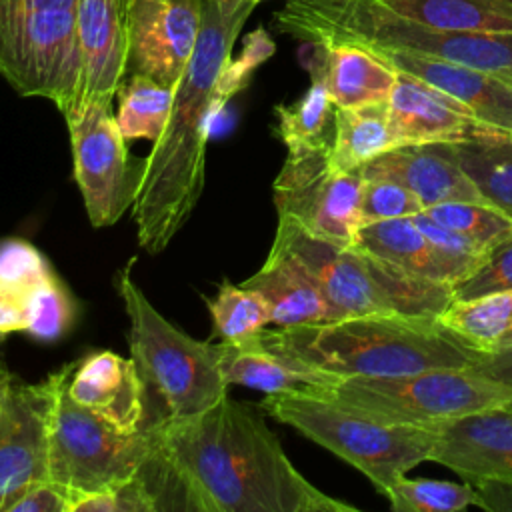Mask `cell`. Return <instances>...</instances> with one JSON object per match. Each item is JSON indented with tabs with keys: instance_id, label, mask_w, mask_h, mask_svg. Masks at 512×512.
I'll use <instances>...</instances> for the list:
<instances>
[{
	"instance_id": "22",
	"label": "cell",
	"mask_w": 512,
	"mask_h": 512,
	"mask_svg": "<svg viewBox=\"0 0 512 512\" xmlns=\"http://www.w3.org/2000/svg\"><path fill=\"white\" fill-rule=\"evenodd\" d=\"M308 72L322 76L336 108L384 102L396 70L370 48L358 44H306Z\"/></svg>"
},
{
	"instance_id": "24",
	"label": "cell",
	"mask_w": 512,
	"mask_h": 512,
	"mask_svg": "<svg viewBox=\"0 0 512 512\" xmlns=\"http://www.w3.org/2000/svg\"><path fill=\"white\" fill-rule=\"evenodd\" d=\"M390 148H396V144L388 124L386 100L334 108V132L328 148V160L334 168L358 170Z\"/></svg>"
},
{
	"instance_id": "1",
	"label": "cell",
	"mask_w": 512,
	"mask_h": 512,
	"mask_svg": "<svg viewBox=\"0 0 512 512\" xmlns=\"http://www.w3.org/2000/svg\"><path fill=\"white\" fill-rule=\"evenodd\" d=\"M146 466L170 482L178 508L198 512H356L306 480L264 418L224 396L212 408L146 422Z\"/></svg>"
},
{
	"instance_id": "8",
	"label": "cell",
	"mask_w": 512,
	"mask_h": 512,
	"mask_svg": "<svg viewBox=\"0 0 512 512\" xmlns=\"http://www.w3.org/2000/svg\"><path fill=\"white\" fill-rule=\"evenodd\" d=\"M262 410L360 470L380 494L400 476L428 462L438 440L436 426L378 424L308 388L270 392L262 400Z\"/></svg>"
},
{
	"instance_id": "18",
	"label": "cell",
	"mask_w": 512,
	"mask_h": 512,
	"mask_svg": "<svg viewBox=\"0 0 512 512\" xmlns=\"http://www.w3.org/2000/svg\"><path fill=\"white\" fill-rule=\"evenodd\" d=\"M360 172L364 178H386L406 186L424 210L444 202L492 204L462 168L454 144L446 142L390 148L366 162Z\"/></svg>"
},
{
	"instance_id": "34",
	"label": "cell",
	"mask_w": 512,
	"mask_h": 512,
	"mask_svg": "<svg viewBox=\"0 0 512 512\" xmlns=\"http://www.w3.org/2000/svg\"><path fill=\"white\" fill-rule=\"evenodd\" d=\"M440 226L454 230L488 250L512 236V218L492 204L444 202L424 210Z\"/></svg>"
},
{
	"instance_id": "32",
	"label": "cell",
	"mask_w": 512,
	"mask_h": 512,
	"mask_svg": "<svg viewBox=\"0 0 512 512\" xmlns=\"http://www.w3.org/2000/svg\"><path fill=\"white\" fill-rule=\"evenodd\" d=\"M384 494L394 512H458L468 506L482 508V496L470 482L458 484L400 476Z\"/></svg>"
},
{
	"instance_id": "9",
	"label": "cell",
	"mask_w": 512,
	"mask_h": 512,
	"mask_svg": "<svg viewBox=\"0 0 512 512\" xmlns=\"http://www.w3.org/2000/svg\"><path fill=\"white\" fill-rule=\"evenodd\" d=\"M78 0H0V76L66 114L78 98Z\"/></svg>"
},
{
	"instance_id": "14",
	"label": "cell",
	"mask_w": 512,
	"mask_h": 512,
	"mask_svg": "<svg viewBox=\"0 0 512 512\" xmlns=\"http://www.w3.org/2000/svg\"><path fill=\"white\" fill-rule=\"evenodd\" d=\"M202 22V0H128V72L176 88Z\"/></svg>"
},
{
	"instance_id": "28",
	"label": "cell",
	"mask_w": 512,
	"mask_h": 512,
	"mask_svg": "<svg viewBox=\"0 0 512 512\" xmlns=\"http://www.w3.org/2000/svg\"><path fill=\"white\" fill-rule=\"evenodd\" d=\"M456 156L480 192L512 218V146L506 132H484L454 144Z\"/></svg>"
},
{
	"instance_id": "20",
	"label": "cell",
	"mask_w": 512,
	"mask_h": 512,
	"mask_svg": "<svg viewBox=\"0 0 512 512\" xmlns=\"http://www.w3.org/2000/svg\"><path fill=\"white\" fill-rule=\"evenodd\" d=\"M66 390L124 434H136L146 424V388L132 358L110 350L88 354L76 362Z\"/></svg>"
},
{
	"instance_id": "35",
	"label": "cell",
	"mask_w": 512,
	"mask_h": 512,
	"mask_svg": "<svg viewBox=\"0 0 512 512\" xmlns=\"http://www.w3.org/2000/svg\"><path fill=\"white\" fill-rule=\"evenodd\" d=\"M24 296L28 310V326L24 332L42 342H52L66 334L74 320V304L56 274L24 290Z\"/></svg>"
},
{
	"instance_id": "49",
	"label": "cell",
	"mask_w": 512,
	"mask_h": 512,
	"mask_svg": "<svg viewBox=\"0 0 512 512\" xmlns=\"http://www.w3.org/2000/svg\"><path fill=\"white\" fill-rule=\"evenodd\" d=\"M254 2H256V4H258V2H260V0H254Z\"/></svg>"
},
{
	"instance_id": "41",
	"label": "cell",
	"mask_w": 512,
	"mask_h": 512,
	"mask_svg": "<svg viewBox=\"0 0 512 512\" xmlns=\"http://www.w3.org/2000/svg\"><path fill=\"white\" fill-rule=\"evenodd\" d=\"M74 494L46 478L24 490L6 512H72Z\"/></svg>"
},
{
	"instance_id": "38",
	"label": "cell",
	"mask_w": 512,
	"mask_h": 512,
	"mask_svg": "<svg viewBox=\"0 0 512 512\" xmlns=\"http://www.w3.org/2000/svg\"><path fill=\"white\" fill-rule=\"evenodd\" d=\"M54 276L50 264L30 242L8 238L0 242V282L28 290Z\"/></svg>"
},
{
	"instance_id": "45",
	"label": "cell",
	"mask_w": 512,
	"mask_h": 512,
	"mask_svg": "<svg viewBox=\"0 0 512 512\" xmlns=\"http://www.w3.org/2000/svg\"><path fill=\"white\" fill-rule=\"evenodd\" d=\"M216 4H218V8H220V12L224 14V16H230V14H234L236 10H240L246 2H250V0H214Z\"/></svg>"
},
{
	"instance_id": "10",
	"label": "cell",
	"mask_w": 512,
	"mask_h": 512,
	"mask_svg": "<svg viewBox=\"0 0 512 512\" xmlns=\"http://www.w3.org/2000/svg\"><path fill=\"white\" fill-rule=\"evenodd\" d=\"M70 376L60 386L52 412L50 480L70 490L76 502L82 494L138 476L152 458V442L146 428L124 434L78 404L66 390Z\"/></svg>"
},
{
	"instance_id": "26",
	"label": "cell",
	"mask_w": 512,
	"mask_h": 512,
	"mask_svg": "<svg viewBox=\"0 0 512 512\" xmlns=\"http://www.w3.org/2000/svg\"><path fill=\"white\" fill-rule=\"evenodd\" d=\"M408 20L458 32H512V0H378Z\"/></svg>"
},
{
	"instance_id": "12",
	"label": "cell",
	"mask_w": 512,
	"mask_h": 512,
	"mask_svg": "<svg viewBox=\"0 0 512 512\" xmlns=\"http://www.w3.org/2000/svg\"><path fill=\"white\" fill-rule=\"evenodd\" d=\"M74 178L94 228L112 226L134 204L138 164H130L126 138L112 104L80 102L66 114Z\"/></svg>"
},
{
	"instance_id": "30",
	"label": "cell",
	"mask_w": 512,
	"mask_h": 512,
	"mask_svg": "<svg viewBox=\"0 0 512 512\" xmlns=\"http://www.w3.org/2000/svg\"><path fill=\"white\" fill-rule=\"evenodd\" d=\"M438 316L468 344L488 352L512 330V292L452 300Z\"/></svg>"
},
{
	"instance_id": "31",
	"label": "cell",
	"mask_w": 512,
	"mask_h": 512,
	"mask_svg": "<svg viewBox=\"0 0 512 512\" xmlns=\"http://www.w3.org/2000/svg\"><path fill=\"white\" fill-rule=\"evenodd\" d=\"M214 332L220 342L240 344L258 336L270 324V312L264 298L242 286L224 280L216 298L208 300Z\"/></svg>"
},
{
	"instance_id": "46",
	"label": "cell",
	"mask_w": 512,
	"mask_h": 512,
	"mask_svg": "<svg viewBox=\"0 0 512 512\" xmlns=\"http://www.w3.org/2000/svg\"><path fill=\"white\" fill-rule=\"evenodd\" d=\"M8 388H10V376L0 370V412H2V406H4V400H6V394H8Z\"/></svg>"
},
{
	"instance_id": "42",
	"label": "cell",
	"mask_w": 512,
	"mask_h": 512,
	"mask_svg": "<svg viewBox=\"0 0 512 512\" xmlns=\"http://www.w3.org/2000/svg\"><path fill=\"white\" fill-rule=\"evenodd\" d=\"M486 378L512 390V330L472 366Z\"/></svg>"
},
{
	"instance_id": "4",
	"label": "cell",
	"mask_w": 512,
	"mask_h": 512,
	"mask_svg": "<svg viewBox=\"0 0 512 512\" xmlns=\"http://www.w3.org/2000/svg\"><path fill=\"white\" fill-rule=\"evenodd\" d=\"M272 26L304 44L406 50L486 72L512 68V32H458L398 16L378 0H288Z\"/></svg>"
},
{
	"instance_id": "25",
	"label": "cell",
	"mask_w": 512,
	"mask_h": 512,
	"mask_svg": "<svg viewBox=\"0 0 512 512\" xmlns=\"http://www.w3.org/2000/svg\"><path fill=\"white\" fill-rule=\"evenodd\" d=\"M354 244L406 276L442 284L430 242L412 216L364 224Z\"/></svg>"
},
{
	"instance_id": "21",
	"label": "cell",
	"mask_w": 512,
	"mask_h": 512,
	"mask_svg": "<svg viewBox=\"0 0 512 512\" xmlns=\"http://www.w3.org/2000/svg\"><path fill=\"white\" fill-rule=\"evenodd\" d=\"M242 286L258 292L268 304L270 324L278 328L332 320L330 306L304 264L284 246L272 242L268 258Z\"/></svg>"
},
{
	"instance_id": "33",
	"label": "cell",
	"mask_w": 512,
	"mask_h": 512,
	"mask_svg": "<svg viewBox=\"0 0 512 512\" xmlns=\"http://www.w3.org/2000/svg\"><path fill=\"white\" fill-rule=\"evenodd\" d=\"M422 234L428 238L438 266L440 282L454 288L456 284L470 278L490 256L492 250L486 246L434 222L424 210L412 216Z\"/></svg>"
},
{
	"instance_id": "6",
	"label": "cell",
	"mask_w": 512,
	"mask_h": 512,
	"mask_svg": "<svg viewBox=\"0 0 512 512\" xmlns=\"http://www.w3.org/2000/svg\"><path fill=\"white\" fill-rule=\"evenodd\" d=\"M302 388L386 426L434 428L512 402L510 388L486 378L472 366L388 376H344Z\"/></svg>"
},
{
	"instance_id": "36",
	"label": "cell",
	"mask_w": 512,
	"mask_h": 512,
	"mask_svg": "<svg viewBox=\"0 0 512 512\" xmlns=\"http://www.w3.org/2000/svg\"><path fill=\"white\" fill-rule=\"evenodd\" d=\"M154 510H162V502L144 472H140L138 476L126 482L114 484L110 488L82 494L72 508V512H154Z\"/></svg>"
},
{
	"instance_id": "2",
	"label": "cell",
	"mask_w": 512,
	"mask_h": 512,
	"mask_svg": "<svg viewBox=\"0 0 512 512\" xmlns=\"http://www.w3.org/2000/svg\"><path fill=\"white\" fill-rule=\"evenodd\" d=\"M256 2L224 16L214 0H202V22L194 52L174 88V102L162 136L138 164L132 204L138 244L162 252L196 208L206 174V146L216 114L218 80L230 60L236 36Z\"/></svg>"
},
{
	"instance_id": "48",
	"label": "cell",
	"mask_w": 512,
	"mask_h": 512,
	"mask_svg": "<svg viewBox=\"0 0 512 512\" xmlns=\"http://www.w3.org/2000/svg\"><path fill=\"white\" fill-rule=\"evenodd\" d=\"M508 140H510V146H512V130L508 132Z\"/></svg>"
},
{
	"instance_id": "11",
	"label": "cell",
	"mask_w": 512,
	"mask_h": 512,
	"mask_svg": "<svg viewBox=\"0 0 512 512\" xmlns=\"http://www.w3.org/2000/svg\"><path fill=\"white\" fill-rule=\"evenodd\" d=\"M364 176L338 170L328 148L288 152L274 180V204L282 218L338 246H352L360 228Z\"/></svg>"
},
{
	"instance_id": "43",
	"label": "cell",
	"mask_w": 512,
	"mask_h": 512,
	"mask_svg": "<svg viewBox=\"0 0 512 512\" xmlns=\"http://www.w3.org/2000/svg\"><path fill=\"white\" fill-rule=\"evenodd\" d=\"M28 326L26 296L22 290L0 282V334L20 332Z\"/></svg>"
},
{
	"instance_id": "15",
	"label": "cell",
	"mask_w": 512,
	"mask_h": 512,
	"mask_svg": "<svg viewBox=\"0 0 512 512\" xmlns=\"http://www.w3.org/2000/svg\"><path fill=\"white\" fill-rule=\"evenodd\" d=\"M430 462L466 482L512 486V402L442 422Z\"/></svg>"
},
{
	"instance_id": "5",
	"label": "cell",
	"mask_w": 512,
	"mask_h": 512,
	"mask_svg": "<svg viewBox=\"0 0 512 512\" xmlns=\"http://www.w3.org/2000/svg\"><path fill=\"white\" fill-rule=\"evenodd\" d=\"M130 268L132 262L118 272V294L130 320V358L146 394L160 400V418H184L212 408L228 396L220 346L200 342L170 324L150 304Z\"/></svg>"
},
{
	"instance_id": "47",
	"label": "cell",
	"mask_w": 512,
	"mask_h": 512,
	"mask_svg": "<svg viewBox=\"0 0 512 512\" xmlns=\"http://www.w3.org/2000/svg\"><path fill=\"white\" fill-rule=\"evenodd\" d=\"M494 74H498L502 80H506L512 86V68H506V70H500V72H494Z\"/></svg>"
},
{
	"instance_id": "39",
	"label": "cell",
	"mask_w": 512,
	"mask_h": 512,
	"mask_svg": "<svg viewBox=\"0 0 512 512\" xmlns=\"http://www.w3.org/2000/svg\"><path fill=\"white\" fill-rule=\"evenodd\" d=\"M274 54V42L270 40V36L258 28L252 34L246 36L244 40V48L240 52L238 58L226 62L220 80H218V102L224 108V104L236 96L240 90L246 88L252 72L270 56Z\"/></svg>"
},
{
	"instance_id": "19",
	"label": "cell",
	"mask_w": 512,
	"mask_h": 512,
	"mask_svg": "<svg viewBox=\"0 0 512 512\" xmlns=\"http://www.w3.org/2000/svg\"><path fill=\"white\" fill-rule=\"evenodd\" d=\"M370 50L388 62L396 72L410 74L452 96L484 126L506 134L512 130V86L498 74L406 50Z\"/></svg>"
},
{
	"instance_id": "37",
	"label": "cell",
	"mask_w": 512,
	"mask_h": 512,
	"mask_svg": "<svg viewBox=\"0 0 512 512\" xmlns=\"http://www.w3.org/2000/svg\"><path fill=\"white\" fill-rule=\"evenodd\" d=\"M422 210V202L406 186L386 178H364L360 196V226L380 220L408 218Z\"/></svg>"
},
{
	"instance_id": "17",
	"label": "cell",
	"mask_w": 512,
	"mask_h": 512,
	"mask_svg": "<svg viewBox=\"0 0 512 512\" xmlns=\"http://www.w3.org/2000/svg\"><path fill=\"white\" fill-rule=\"evenodd\" d=\"M386 106L396 146L434 142L458 144L484 132H498L478 122L476 116L452 96L404 72H396V82Z\"/></svg>"
},
{
	"instance_id": "29",
	"label": "cell",
	"mask_w": 512,
	"mask_h": 512,
	"mask_svg": "<svg viewBox=\"0 0 512 512\" xmlns=\"http://www.w3.org/2000/svg\"><path fill=\"white\" fill-rule=\"evenodd\" d=\"M118 112L116 122L126 140H152V144L162 136L172 102L174 88L156 82L144 74H130L122 80L118 92Z\"/></svg>"
},
{
	"instance_id": "13",
	"label": "cell",
	"mask_w": 512,
	"mask_h": 512,
	"mask_svg": "<svg viewBox=\"0 0 512 512\" xmlns=\"http://www.w3.org/2000/svg\"><path fill=\"white\" fill-rule=\"evenodd\" d=\"M76 362L42 382L10 384L0 412V512L32 484L50 478V424L56 396Z\"/></svg>"
},
{
	"instance_id": "44",
	"label": "cell",
	"mask_w": 512,
	"mask_h": 512,
	"mask_svg": "<svg viewBox=\"0 0 512 512\" xmlns=\"http://www.w3.org/2000/svg\"><path fill=\"white\" fill-rule=\"evenodd\" d=\"M484 510H512V486L478 484Z\"/></svg>"
},
{
	"instance_id": "16",
	"label": "cell",
	"mask_w": 512,
	"mask_h": 512,
	"mask_svg": "<svg viewBox=\"0 0 512 512\" xmlns=\"http://www.w3.org/2000/svg\"><path fill=\"white\" fill-rule=\"evenodd\" d=\"M76 34L80 50L76 104H112L128 74V0H78Z\"/></svg>"
},
{
	"instance_id": "7",
	"label": "cell",
	"mask_w": 512,
	"mask_h": 512,
	"mask_svg": "<svg viewBox=\"0 0 512 512\" xmlns=\"http://www.w3.org/2000/svg\"><path fill=\"white\" fill-rule=\"evenodd\" d=\"M274 242L292 252L320 286L332 320L360 314H440L452 288L406 276L352 246H338L278 216Z\"/></svg>"
},
{
	"instance_id": "23",
	"label": "cell",
	"mask_w": 512,
	"mask_h": 512,
	"mask_svg": "<svg viewBox=\"0 0 512 512\" xmlns=\"http://www.w3.org/2000/svg\"><path fill=\"white\" fill-rule=\"evenodd\" d=\"M220 346V368L226 384H238L252 390H260L264 394L314 386L336 376L310 372L300 368L286 356L270 350L260 334L240 342V344H226L218 342Z\"/></svg>"
},
{
	"instance_id": "27",
	"label": "cell",
	"mask_w": 512,
	"mask_h": 512,
	"mask_svg": "<svg viewBox=\"0 0 512 512\" xmlns=\"http://www.w3.org/2000/svg\"><path fill=\"white\" fill-rule=\"evenodd\" d=\"M308 90L292 104L276 106V132L288 152L330 148L334 132V102L320 74L310 72Z\"/></svg>"
},
{
	"instance_id": "40",
	"label": "cell",
	"mask_w": 512,
	"mask_h": 512,
	"mask_svg": "<svg viewBox=\"0 0 512 512\" xmlns=\"http://www.w3.org/2000/svg\"><path fill=\"white\" fill-rule=\"evenodd\" d=\"M492 292H512V236L498 244L470 278L452 288V300H468Z\"/></svg>"
},
{
	"instance_id": "3",
	"label": "cell",
	"mask_w": 512,
	"mask_h": 512,
	"mask_svg": "<svg viewBox=\"0 0 512 512\" xmlns=\"http://www.w3.org/2000/svg\"><path fill=\"white\" fill-rule=\"evenodd\" d=\"M260 338L300 368L336 378L466 368L484 356L438 314H360L278 330L264 328Z\"/></svg>"
}]
</instances>
